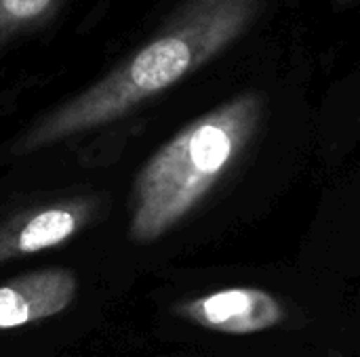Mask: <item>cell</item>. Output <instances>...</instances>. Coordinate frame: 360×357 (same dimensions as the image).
Listing matches in <instances>:
<instances>
[{
  "label": "cell",
  "instance_id": "1",
  "mask_svg": "<svg viewBox=\"0 0 360 357\" xmlns=\"http://www.w3.org/2000/svg\"><path fill=\"white\" fill-rule=\"evenodd\" d=\"M266 4L268 0H184L146 44L49 112L21 139L19 151H36L120 120L228 50L255 25Z\"/></svg>",
  "mask_w": 360,
  "mask_h": 357
},
{
  "label": "cell",
  "instance_id": "2",
  "mask_svg": "<svg viewBox=\"0 0 360 357\" xmlns=\"http://www.w3.org/2000/svg\"><path fill=\"white\" fill-rule=\"evenodd\" d=\"M266 118V97L245 90L198 116L139 170L129 236L150 244L179 225L245 158Z\"/></svg>",
  "mask_w": 360,
  "mask_h": 357
},
{
  "label": "cell",
  "instance_id": "3",
  "mask_svg": "<svg viewBox=\"0 0 360 357\" xmlns=\"http://www.w3.org/2000/svg\"><path fill=\"white\" fill-rule=\"evenodd\" d=\"M173 311L188 324L232 337L266 332L287 318L283 303L274 295L253 286H234L188 299L177 303Z\"/></svg>",
  "mask_w": 360,
  "mask_h": 357
},
{
  "label": "cell",
  "instance_id": "4",
  "mask_svg": "<svg viewBox=\"0 0 360 357\" xmlns=\"http://www.w3.org/2000/svg\"><path fill=\"white\" fill-rule=\"evenodd\" d=\"M76 290L78 282L68 269H40L0 284V332L59 316Z\"/></svg>",
  "mask_w": 360,
  "mask_h": 357
},
{
  "label": "cell",
  "instance_id": "5",
  "mask_svg": "<svg viewBox=\"0 0 360 357\" xmlns=\"http://www.w3.org/2000/svg\"><path fill=\"white\" fill-rule=\"evenodd\" d=\"M86 217L84 204H57L27 215L0 238V261L36 255L72 240L86 223Z\"/></svg>",
  "mask_w": 360,
  "mask_h": 357
},
{
  "label": "cell",
  "instance_id": "6",
  "mask_svg": "<svg viewBox=\"0 0 360 357\" xmlns=\"http://www.w3.org/2000/svg\"><path fill=\"white\" fill-rule=\"evenodd\" d=\"M68 0H0V53L44 27Z\"/></svg>",
  "mask_w": 360,
  "mask_h": 357
},
{
  "label": "cell",
  "instance_id": "7",
  "mask_svg": "<svg viewBox=\"0 0 360 357\" xmlns=\"http://www.w3.org/2000/svg\"><path fill=\"white\" fill-rule=\"evenodd\" d=\"M360 0H335V4L338 6H350V4H356Z\"/></svg>",
  "mask_w": 360,
  "mask_h": 357
}]
</instances>
